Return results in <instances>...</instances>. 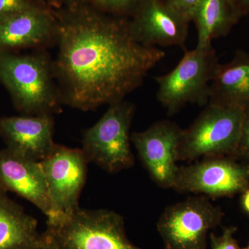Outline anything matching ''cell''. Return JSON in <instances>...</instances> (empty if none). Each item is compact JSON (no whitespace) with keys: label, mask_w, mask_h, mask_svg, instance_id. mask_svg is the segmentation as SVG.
Wrapping results in <instances>:
<instances>
[{"label":"cell","mask_w":249,"mask_h":249,"mask_svg":"<svg viewBox=\"0 0 249 249\" xmlns=\"http://www.w3.org/2000/svg\"><path fill=\"white\" fill-rule=\"evenodd\" d=\"M55 17L53 67L62 106L89 111L124 101L165 58L163 51L136 40L129 21L83 5Z\"/></svg>","instance_id":"cell-1"},{"label":"cell","mask_w":249,"mask_h":249,"mask_svg":"<svg viewBox=\"0 0 249 249\" xmlns=\"http://www.w3.org/2000/svg\"><path fill=\"white\" fill-rule=\"evenodd\" d=\"M0 83L23 115H53L61 110L53 60L44 51L31 54L0 51Z\"/></svg>","instance_id":"cell-2"},{"label":"cell","mask_w":249,"mask_h":249,"mask_svg":"<svg viewBox=\"0 0 249 249\" xmlns=\"http://www.w3.org/2000/svg\"><path fill=\"white\" fill-rule=\"evenodd\" d=\"M47 224L45 232L59 249H142L129 241L122 216L109 210L79 208Z\"/></svg>","instance_id":"cell-3"},{"label":"cell","mask_w":249,"mask_h":249,"mask_svg":"<svg viewBox=\"0 0 249 249\" xmlns=\"http://www.w3.org/2000/svg\"><path fill=\"white\" fill-rule=\"evenodd\" d=\"M245 109L208 103L189 127L182 129L178 160L235 155Z\"/></svg>","instance_id":"cell-4"},{"label":"cell","mask_w":249,"mask_h":249,"mask_svg":"<svg viewBox=\"0 0 249 249\" xmlns=\"http://www.w3.org/2000/svg\"><path fill=\"white\" fill-rule=\"evenodd\" d=\"M219 65L212 46L185 50L183 58L174 70L155 77L158 85L157 100L170 115L188 103L206 106L209 101L210 85Z\"/></svg>","instance_id":"cell-5"},{"label":"cell","mask_w":249,"mask_h":249,"mask_svg":"<svg viewBox=\"0 0 249 249\" xmlns=\"http://www.w3.org/2000/svg\"><path fill=\"white\" fill-rule=\"evenodd\" d=\"M109 106L102 118L83 132L81 150L88 163L116 173L134 164L130 127L135 106L124 100Z\"/></svg>","instance_id":"cell-6"},{"label":"cell","mask_w":249,"mask_h":249,"mask_svg":"<svg viewBox=\"0 0 249 249\" xmlns=\"http://www.w3.org/2000/svg\"><path fill=\"white\" fill-rule=\"evenodd\" d=\"M224 215L207 196H190L164 210L157 231L165 249H206L209 231L220 225Z\"/></svg>","instance_id":"cell-7"},{"label":"cell","mask_w":249,"mask_h":249,"mask_svg":"<svg viewBox=\"0 0 249 249\" xmlns=\"http://www.w3.org/2000/svg\"><path fill=\"white\" fill-rule=\"evenodd\" d=\"M249 188V165L232 157L204 158L178 167L172 189L207 197H232Z\"/></svg>","instance_id":"cell-8"},{"label":"cell","mask_w":249,"mask_h":249,"mask_svg":"<svg viewBox=\"0 0 249 249\" xmlns=\"http://www.w3.org/2000/svg\"><path fill=\"white\" fill-rule=\"evenodd\" d=\"M40 163L45 173L49 194L60 215L79 209V198L86 183L88 161L81 149L55 144Z\"/></svg>","instance_id":"cell-9"},{"label":"cell","mask_w":249,"mask_h":249,"mask_svg":"<svg viewBox=\"0 0 249 249\" xmlns=\"http://www.w3.org/2000/svg\"><path fill=\"white\" fill-rule=\"evenodd\" d=\"M182 129L168 120L157 121L145 130L131 134L142 165L156 184L173 188L178 166V147Z\"/></svg>","instance_id":"cell-10"},{"label":"cell","mask_w":249,"mask_h":249,"mask_svg":"<svg viewBox=\"0 0 249 249\" xmlns=\"http://www.w3.org/2000/svg\"><path fill=\"white\" fill-rule=\"evenodd\" d=\"M0 188L30 201L45 214L47 224L62 216L55 211L40 161L29 160L8 148L0 150Z\"/></svg>","instance_id":"cell-11"},{"label":"cell","mask_w":249,"mask_h":249,"mask_svg":"<svg viewBox=\"0 0 249 249\" xmlns=\"http://www.w3.org/2000/svg\"><path fill=\"white\" fill-rule=\"evenodd\" d=\"M132 17L130 30L142 45L184 48L191 21L165 0H142Z\"/></svg>","instance_id":"cell-12"},{"label":"cell","mask_w":249,"mask_h":249,"mask_svg":"<svg viewBox=\"0 0 249 249\" xmlns=\"http://www.w3.org/2000/svg\"><path fill=\"white\" fill-rule=\"evenodd\" d=\"M58 34L56 17L37 5L0 19V51L42 49L56 44Z\"/></svg>","instance_id":"cell-13"},{"label":"cell","mask_w":249,"mask_h":249,"mask_svg":"<svg viewBox=\"0 0 249 249\" xmlns=\"http://www.w3.org/2000/svg\"><path fill=\"white\" fill-rule=\"evenodd\" d=\"M53 115L0 118V137L6 148L29 160L41 161L53 150Z\"/></svg>","instance_id":"cell-14"},{"label":"cell","mask_w":249,"mask_h":249,"mask_svg":"<svg viewBox=\"0 0 249 249\" xmlns=\"http://www.w3.org/2000/svg\"><path fill=\"white\" fill-rule=\"evenodd\" d=\"M209 103L249 109V53L237 51L230 62L219 64L210 85Z\"/></svg>","instance_id":"cell-15"},{"label":"cell","mask_w":249,"mask_h":249,"mask_svg":"<svg viewBox=\"0 0 249 249\" xmlns=\"http://www.w3.org/2000/svg\"><path fill=\"white\" fill-rule=\"evenodd\" d=\"M44 240L35 218L0 188V249H38Z\"/></svg>","instance_id":"cell-16"},{"label":"cell","mask_w":249,"mask_h":249,"mask_svg":"<svg viewBox=\"0 0 249 249\" xmlns=\"http://www.w3.org/2000/svg\"><path fill=\"white\" fill-rule=\"evenodd\" d=\"M240 17L233 0H201L192 19L197 30L196 47H211L214 39L228 35Z\"/></svg>","instance_id":"cell-17"},{"label":"cell","mask_w":249,"mask_h":249,"mask_svg":"<svg viewBox=\"0 0 249 249\" xmlns=\"http://www.w3.org/2000/svg\"><path fill=\"white\" fill-rule=\"evenodd\" d=\"M101 12L116 16L133 15L142 0H88Z\"/></svg>","instance_id":"cell-18"},{"label":"cell","mask_w":249,"mask_h":249,"mask_svg":"<svg viewBox=\"0 0 249 249\" xmlns=\"http://www.w3.org/2000/svg\"><path fill=\"white\" fill-rule=\"evenodd\" d=\"M236 227L223 228L222 235L217 236L213 232L210 234V241L212 249H242L235 240L234 235L237 231Z\"/></svg>","instance_id":"cell-19"},{"label":"cell","mask_w":249,"mask_h":249,"mask_svg":"<svg viewBox=\"0 0 249 249\" xmlns=\"http://www.w3.org/2000/svg\"><path fill=\"white\" fill-rule=\"evenodd\" d=\"M233 157L240 159L249 165V109L245 111L240 142Z\"/></svg>","instance_id":"cell-20"},{"label":"cell","mask_w":249,"mask_h":249,"mask_svg":"<svg viewBox=\"0 0 249 249\" xmlns=\"http://www.w3.org/2000/svg\"><path fill=\"white\" fill-rule=\"evenodd\" d=\"M37 6L30 0H0V19Z\"/></svg>","instance_id":"cell-21"},{"label":"cell","mask_w":249,"mask_h":249,"mask_svg":"<svg viewBox=\"0 0 249 249\" xmlns=\"http://www.w3.org/2000/svg\"><path fill=\"white\" fill-rule=\"evenodd\" d=\"M165 1L180 14L182 15L183 17L191 22L193 15L196 12L201 0H165Z\"/></svg>","instance_id":"cell-22"},{"label":"cell","mask_w":249,"mask_h":249,"mask_svg":"<svg viewBox=\"0 0 249 249\" xmlns=\"http://www.w3.org/2000/svg\"><path fill=\"white\" fill-rule=\"evenodd\" d=\"M240 16L249 14V0H233Z\"/></svg>","instance_id":"cell-23"},{"label":"cell","mask_w":249,"mask_h":249,"mask_svg":"<svg viewBox=\"0 0 249 249\" xmlns=\"http://www.w3.org/2000/svg\"><path fill=\"white\" fill-rule=\"evenodd\" d=\"M240 203L244 212L249 216V188L242 193Z\"/></svg>","instance_id":"cell-24"},{"label":"cell","mask_w":249,"mask_h":249,"mask_svg":"<svg viewBox=\"0 0 249 249\" xmlns=\"http://www.w3.org/2000/svg\"><path fill=\"white\" fill-rule=\"evenodd\" d=\"M43 235L45 240H44L43 244L38 249H59L45 232H44Z\"/></svg>","instance_id":"cell-25"},{"label":"cell","mask_w":249,"mask_h":249,"mask_svg":"<svg viewBox=\"0 0 249 249\" xmlns=\"http://www.w3.org/2000/svg\"><path fill=\"white\" fill-rule=\"evenodd\" d=\"M55 1H58V2L63 3L68 6L69 9L76 7V6H79V0H55Z\"/></svg>","instance_id":"cell-26"},{"label":"cell","mask_w":249,"mask_h":249,"mask_svg":"<svg viewBox=\"0 0 249 249\" xmlns=\"http://www.w3.org/2000/svg\"><path fill=\"white\" fill-rule=\"evenodd\" d=\"M242 249H249V242L248 245H247V247H245V248H242Z\"/></svg>","instance_id":"cell-27"}]
</instances>
